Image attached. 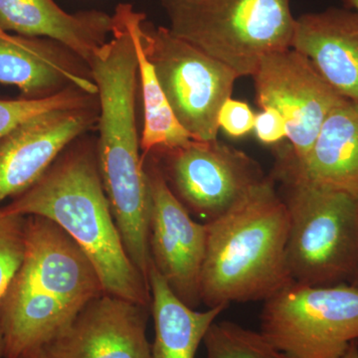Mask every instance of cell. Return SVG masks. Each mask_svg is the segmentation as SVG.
I'll use <instances>...</instances> for the list:
<instances>
[{
	"instance_id": "obj_23",
	"label": "cell",
	"mask_w": 358,
	"mask_h": 358,
	"mask_svg": "<svg viewBox=\"0 0 358 358\" xmlns=\"http://www.w3.org/2000/svg\"><path fill=\"white\" fill-rule=\"evenodd\" d=\"M255 120L256 115L246 103L229 98L219 110L218 126L230 136L239 138L254 129Z\"/></svg>"
},
{
	"instance_id": "obj_9",
	"label": "cell",
	"mask_w": 358,
	"mask_h": 358,
	"mask_svg": "<svg viewBox=\"0 0 358 358\" xmlns=\"http://www.w3.org/2000/svg\"><path fill=\"white\" fill-rule=\"evenodd\" d=\"M152 154L162 155V164L155 159L179 201L203 223L227 213L266 178L255 160L217 141Z\"/></svg>"
},
{
	"instance_id": "obj_27",
	"label": "cell",
	"mask_w": 358,
	"mask_h": 358,
	"mask_svg": "<svg viewBox=\"0 0 358 358\" xmlns=\"http://www.w3.org/2000/svg\"><path fill=\"white\" fill-rule=\"evenodd\" d=\"M346 6L350 7V8L355 9V11H357V16H358V0H345Z\"/></svg>"
},
{
	"instance_id": "obj_30",
	"label": "cell",
	"mask_w": 358,
	"mask_h": 358,
	"mask_svg": "<svg viewBox=\"0 0 358 358\" xmlns=\"http://www.w3.org/2000/svg\"><path fill=\"white\" fill-rule=\"evenodd\" d=\"M10 35L11 34H9V33L4 31V30L0 28V37H1V38H7V37L10 36Z\"/></svg>"
},
{
	"instance_id": "obj_29",
	"label": "cell",
	"mask_w": 358,
	"mask_h": 358,
	"mask_svg": "<svg viewBox=\"0 0 358 358\" xmlns=\"http://www.w3.org/2000/svg\"><path fill=\"white\" fill-rule=\"evenodd\" d=\"M350 285H352V287L358 289V265L357 271H355V274L353 275L352 280L350 281Z\"/></svg>"
},
{
	"instance_id": "obj_10",
	"label": "cell",
	"mask_w": 358,
	"mask_h": 358,
	"mask_svg": "<svg viewBox=\"0 0 358 358\" xmlns=\"http://www.w3.org/2000/svg\"><path fill=\"white\" fill-rule=\"evenodd\" d=\"M252 77L261 109L274 108L284 117L289 148L299 162L307 159L329 114L350 101L292 47L263 56Z\"/></svg>"
},
{
	"instance_id": "obj_20",
	"label": "cell",
	"mask_w": 358,
	"mask_h": 358,
	"mask_svg": "<svg viewBox=\"0 0 358 358\" xmlns=\"http://www.w3.org/2000/svg\"><path fill=\"white\" fill-rule=\"evenodd\" d=\"M206 358H291L261 333L231 322H215L203 339Z\"/></svg>"
},
{
	"instance_id": "obj_3",
	"label": "cell",
	"mask_w": 358,
	"mask_h": 358,
	"mask_svg": "<svg viewBox=\"0 0 358 358\" xmlns=\"http://www.w3.org/2000/svg\"><path fill=\"white\" fill-rule=\"evenodd\" d=\"M0 211L57 224L93 264L106 294L150 307L148 282L127 253L110 210L96 145L73 141L35 185Z\"/></svg>"
},
{
	"instance_id": "obj_11",
	"label": "cell",
	"mask_w": 358,
	"mask_h": 358,
	"mask_svg": "<svg viewBox=\"0 0 358 358\" xmlns=\"http://www.w3.org/2000/svg\"><path fill=\"white\" fill-rule=\"evenodd\" d=\"M143 159L150 199V263L179 300L197 310L202 303L206 223L194 220L179 201L155 155H145Z\"/></svg>"
},
{
	"instance_id": "obj_26",
	"label": "cell",
	"mask_w": 358,
	"mask_h": 358,
	"mask_svg": "<svg viewBox=\"0 0 358 358\" xmlns=\"http://www.w3.org/2000/svg\"><path fill=\"white\" fill-rule=\"evenodd\" d=\"M341 358H358V341H353L348 352Z\"/></svg>"
},
{
	"instance_id": "obj_5",
	"label": "cell",
	"mask_w": 358,
	"mask_h": 358,
	"mask_svg": "<svg viewBox=\"0 0 358 358\" xmlns=\"http://www.w3.org/2000/svg\"><path fill=\"white\" fill-rule=\"evenodd\" d=\"M273 178L289 214L287 258L294 282L350 284L358 265V194L315 182L280 150Z\"/></svg>"
},
{
	"instance_id": "obj_18",
	"label": "cell",
	"mask_w": 358,
	"mask_h": 358,
	"mask_svg": "<svg viewBox=\"0 0 358 358\" xmlns=\"http://www.w3.org/2000/svg\"><path fill=\"white\" fill-rule=\"evenodd\" d=\"M148 286L155 324L152 358H194L209 327L227 308L199 312L188 307L174 294L152 263Z\"/></svg>"
},
{
	"instance_id": "obj_19",
	"label": "cell",
	"mask_w": 358,
	"mask_h": 358,
	"mask_svg": "<svg viewBox=\"0 0 358 358\" xmlns=\"http://www.w3.org/2000/svg\"><path fill=\"white\" fill-rule=\"evenodd\" d=\"M145 20V14L138 11L133 25L138 82L143 105V129L141 136L143 157L155 152L182 147L194 141L174 115L160 86L154 65L143 49L141 30Z\"/></svg>"
},
{
	"instance_id": "obj_15",
	"label": "cell",
	"mask_w": 358,
	"mask_h": 358,
	"mask_svg": "<svg viewBox=\"0 0 358 358\" xmlns=\"http://www.w3.org/2000/svg\"><path fill=\"white\" fill-rule=\"evenodd\" d=\"M292 48L313 63L327 83L358 103V16L329 8L296 18Z\"/></svg>"
},
{
	"instance_id": "obj_6",
	"label": "cell",
	"mask_w": 358,
	"mask_h": 358,
	"mask_svg": "<svg viewBox=\"0 0 358 358\" xmlns=\"http://www.w3.org/2000/svg\"><path fill=\"white\" fill-rule=\"evenodd\" d=\"M169 29L240 77L252 76L261 58L292 47L289 0H162Z\"/></svg>"
},
{
	"instance_id": "obj_16",
	"label": "cell",
	"mask_w": 358,
	"mask_h": 358,
	"mask_svg": "<svg viewBox=\"0 0 358 358\" xmlns=\"http://www.w3.org/2000/svg\"><path fill=\"white\" fill-rule=\"evenodd\" d=\"M0 28L57 41L88 64L110 38L113 16L95 9L69 13L54 0H0Z\"/></svg>"
},
{
	"instance_id": "obj_1",
	"label": "cell",
	"mask_w": 358,
	"mask_h": 358,
	"mask_svg": "<svg viewBox=\"0 0 358 358\" xmlns=\"http://www.w3.org/2000/svg\"><path fill=\"white\" fill-rule=\"evenodd\" d=\"M138 10L115 6L110 38L89 61L98 88L99 171L124 248L141 274L150 266V199L136 117L138 58L133 25Z\"/></svg>"
},
{
	"instance_id": "obj_12",
	"label": "cell",
	"mask_w": 358,
	"mask_h": 358,
	"mask_svg": "<svg viewBox=\"0 0 358 358\" xmlns=\"http://www.w3.org/2000/svg\"><path fill=\"white\" fill-rule=\"evenodd\" d=\"M99 103L30 117L0 140V207L37 182L73 141L98 124Z\"/></svg>"
},
{
	"instance_id": "obj_28",
	"label": "cell",
	"mask_w": 358,
	"mask_h": 358,
	"mask_svg": "<svg viewBox=\"0 0 358 358\" xmlns=\"http://www.w3.org/2000/svg\"><path fill=\"white\" fill-rule=\"evenodd\" d=\"M0 358H4V343L1 329H0Z\"/></svg>"
},
{
	"instance_id": "obj_25",
	"label": "cell",
	"mask_w": 358,
	"mask_h": 358,
	"mask_svg": "<svg viewBox=\"0 0 358 358\" xmlns=\"http://www.w3.org/2000/svg\"><path fill=\"white\" fill-rule=\"evenodd\" d=\"M17 358H51L47 355V352H45L44 348H41V350H34V352L25 353V355H21V357Z\"/></svg>"
},
{
	"instance_id": "obj_17",
	"label": "cell",
	"mask_w": 358,
	"mask_h": 358,
	"mask_svg": "<svg viewBox=\"0 0 358 358\" xmlns=\"http://www.w3.org/2000/svg\"><path fill=\"white\" fill-rule=\"evenodd\" d=\"M296 162L315 182L358 194V103L346 101L336 107L307 159Z\"/></svg>"
},
{
	"instance_id": "obj_24",
	"label": "cell",
	"mask_w": 358,
	"mask_h": 358,
	"mask_svg": "<svg viewBox=\"0 0 358 358\" xmlns=\"http://www.w3.org/2000/svg\"><path fill=\"white\" fill-rule=\"evenodd\" d=\"M263 112L256 115L257 138L263 143L272 145L288 136V129L284 117L274 108H264Z\"/></svg>"
},
{
	"instance_id": "obj_21",
	"label": "cell",
	"mask_w": 358,
	"mask_h": 358,
	"mask_svg": "<svg viewBox=\"0 0 358 358\" xmlns=\"http://www.w3.org/2000/svg\"><path fill=\"white\" fill-rule=\"evenodd\" d=\"M96 99V95H91L78 87H70L56 95L38 100H0V140L21 122L35 115L61 108L88 105Z\"/></svg>"
},
{
	"instance_id": "obj_2",
	"label": "cell",
	"mask_w": 358,
	"mask_h": 358,
	"mask_svg": "<svg viewBox=\"0 0 358 358\" xmlns=\"http://www.w3.org/2000/svg\"><path fill=\"white\" fill-rule=\"evenodd\" d=\"M105 293L83 250L41 216H26L25 254L0 301L4 358L41 350Z\"/></svg>"
},
{
	"instance_id": "obj_14",
	"label": "cell",
	"mask_w": 358,
	"mask_h": 358,
	"mask_svg": "<svg viewBox=\"0 0 358 358\" xmlns=\"http://www.w3.org/2000/svg\"><path fill=\"white\" fill-rule=\"evenodd\" d=\"M0 84L17 87L20 98L30 100L48 98L70 87L98 94L83 59L64 45L42 37H0Z\"/></svg>"
},
{
	"instance_id": "obj_7",
	"label": "cell",
	"mask_w": 358,
	"mask_h": 358,
	"mask_svg": "<svg viewBox=\"0 0 358 358\" xmlns=\"http://www.w3.org/2000/svg\"><path fill=\"white\" fill-rule=\"evenodd\" d=\"M260 333L291 358H341L358 341V289L293 282L264 301Z\"/></svg>"
},
{
	"instance_id": "obj_22",
	"label": "cell",
	"mask_w": 358,
	"mask_h": 358,
	"mask_svg": "<svg viewBox=\"0 0 358 358\" xmlns=\"http://www.w3.org/2000/svg\"><path fill=\"white\" fill-rule=\"evenodd\" d=\"M25 220L0 211V301L24 259Z\"/></svg>"
},
{
	"instance_id": "obj_8",
	"label": "cell",
	"mask_w": 358,
	"mask_h": 358,
	"mask_svg": "<svg viewBox=\"0 0 358 358\" xmlns=\"http://www.w3.org/2000/svg\"><path fill=\"white\" fill-rule=\"evenodd\" d=\"M141 42L179 124L194 141H217L219 110L239 76L169 28L147 20Z\"/></svg>"
},
{
	"instance_id": "obj_4",
	"label": "cell",
	"mask_w": 358,
	"mask_h": 358,
	"mask_svg": "<svg viewBox=\"0 0 358 358\" xmlns=\"http://www.w3.org/2000/svg\"><path fill=\"white\" fill-rule=\"evenodd\" d=\"M206 227L201 299L207 308L264 301L293 284L289 214L272 176Z\"/></svg>"
},
{
	"instance_id": "obj_13",
	"label": "cell",
	"mask_w": 358,
	"mask_h": 358,
	"mask_svg": "<svg viewBox=\"0 0 358 358\" xmlns=\"http://www.w3.org/2000/svg\"><path fill=\"white\" fill-rule=\"evenodd\" d=\"M150 308L103 293L44 348L51 358H152Z\"/></svg>"
}]
</instances>
